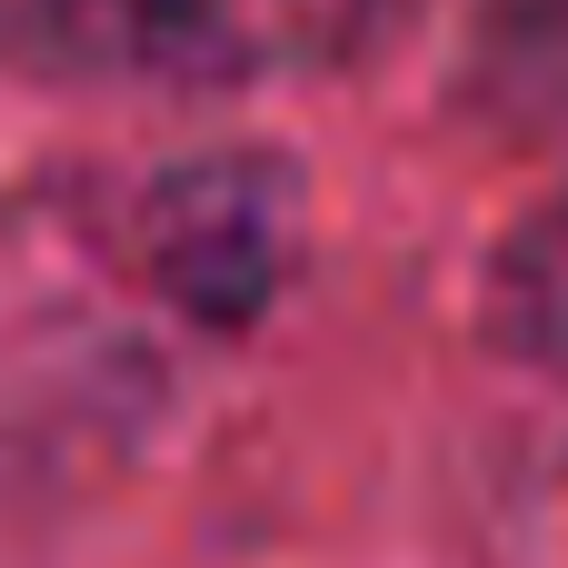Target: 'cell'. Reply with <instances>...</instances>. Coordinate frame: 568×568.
<instances>
[{"mask_svg":"<svg viewBox=\"0 0 568 568\" xmlns=\"http://www.w3.org/2000/svg\"><path fill=\"white\" fill-rule=\"evenodd\" d=\"M10 10L40 60L90 80H160V90L339 70L409 20V0H10Z\"/></svg>","mask_w":568,"mask_h":568,"instance_id":"obj_1","label":"cell"},{"mask_svg":"<svg viewBox=\"0 0 568 568\" xmlns=\"http://www.w3.org/2000/svg\"><path fill=\"white\" fill-rule=\"evenodd\" d=\"M160 190H170L160 200V270H170V290L190 310H210V320L260 310L270 270H280V220H290L280 170L230 160V170H180Z\"/></svg>","mask_w":568,"mask_h":568,"instance_id":"obj_2","label":"cell"},{"mask_svg":"<svg viewBox=\"0 0 568 568\" xmlns=\"http://www.w3.org/2000/svg\"><path fill=\"white\" fill-rule=\"evenodd\" d=\"M469 90L509 110L519 130L568 120V0H479Z\"/></svg>","mask_w":568,"mask_h":568,"instance_id":"obj_3","label":"cell"},{"mask_svg":"<svg viewBox=\"0 0 568 568\" xmlns=\"http://www.w3.org/2000/svg\"><path fill=\"white\" fill-rule=\"evenodd\" d=\"M489 329L519 349V359H549L568 369V200L529 210L499 260H489Z\"/></svg>","mask_w":568,"mask_h":568,"instance_id":"obj_4","label":"cell"}]
</instances>
